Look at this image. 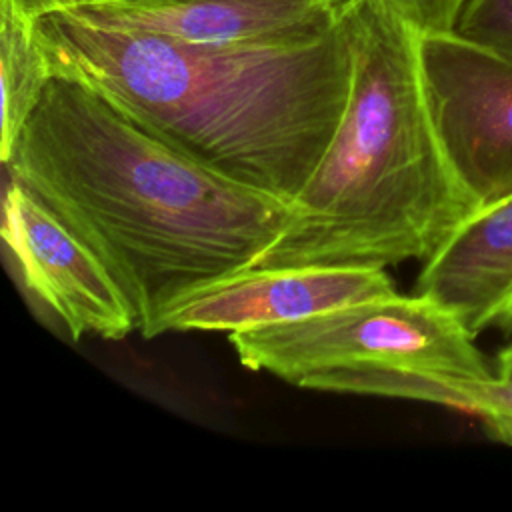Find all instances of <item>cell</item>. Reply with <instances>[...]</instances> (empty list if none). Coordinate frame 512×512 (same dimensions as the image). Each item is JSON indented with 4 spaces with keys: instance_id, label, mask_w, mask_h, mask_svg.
I'll return each mask as SVG.
<instances>
[{
    "instance_id": "6da1fadb",
    "label": "cell",
    "mask_w": 512,
    "mask_h": 512,
    "mask_svg": "<svg viewBox=\"0 0 512 512\" xmlns=\"http://www.w3.org/2000/svg\"><path fill=\"white\" fill-rule=\"evenodd\" d=\"M6 168L104 262L144 338L190 290L256 266L292 214L56 74Z\"/></svg>"
},
{
    "instance_id": "7a4b0ae2",
    "label": "cell",
    "mask_w": 512,
    "mask_h": 512,
    "mask_svg": "<svg viewBox=\"0 0 512 512\" xmlns=\"http://www.w3.org/2000/svg\"><path fill=\"white\" fill-rule=\"evenodd\" d=\"M52 74L78 80L190 160L284 202L306 186L346 112V20L284 44H202L34 18Z\"/></svg>"
},
{
    "instance_id": "3957f363",
    "label": "cell",
    "mask_w": 512,
    "mask_h": 512,
    "mask_svg": "<svg viewBox=\"0 0 512 512\" xmlns=\"http://www.w3.org/2000/svg\"><path fill=\"white\" fill-rule=\"evenodd\" d=\"M352 48L346 112L256 268L426 262L478 208L438 138L420 32L384 0H344Z\"/></svg>"
},
{
    "instance_id": "277c9868",
    "label": "cell",
    "mask_w": 512,
    "mask_h": 512,
    "mask_svg": "<svg viewBox=\"0 0 512 512\" xmlns=\"http://www.w3.org/2000/svg\"><path fill=\"white\" fill-rule=\"evenodd\" d=\"M474 338L456 314L418 292L230 332V344L248 370L270 372L294 386L328 370L406 368L494 376Z\"/></svg>"
},
{
    "instance_id": "5b68a950",
    "label": "cell",
    "mask_w": 512,
    "mask_h": 512,
    "mask_svg": "<svg viewBox=\"0 0 512 512\" xmlns=\"http://www.w3.org/2000/svg\"><path fill=\"white\" fill-rule=\"evenodd\" d=\"M430 114L476 206L512 194V60L458 32L420 34Z\"/></svg>"
},
{
    "instance_id": "8992f818",
    "label": "cell",
    "mask_w": 512,
    "mask_h": 512,
    "mask_svg": "<svg viewBox=\"0 0 512 512\" xmlns=\"http://www.w3.org/2000/svg\"><path fill=\"white\" fill-rule=\"evenodd\" d=\"M2 238L22 284L74 340L84 334L120 340L138 330L136 314L104 262L12 178L4 194Z\"/></svg>"
},
{
    "instance_id": "52a82bcc",
    "label": "cell",
    "mask_w": 512,
    "mask_h": 512,
    "mask_svg": "<svg viewBox=\"0 0 512 512\" xmlns=\"http://www.w3.org/2000/svg\"><path fill=\"white\" fill-rule=\"evenodd\" d=\"M396 294L382 268H246L190 290L158 320L154 336L226 330L308 318Z\"/></svg>"
},
{
    "instance_id": "ba28073f",
    "label": "cell",
    "mask_w": 512,
    "mask_h": 512,
    "mask_svg": "<svg viewBox=\"0 0 512 512\" xmlns=\"http://www.w3.org/2000/svg\"><path fill=\"white\" fill-rule=\"evenodd\" d=\"M344 0H92L76 20L202 44H284L330 32Z\"/></svg>"
},
{
    "instance_id": "9c48e42d",
    "label": "cell",
    "mask_w": 512,
    "mask_h": 512,
    "mask_svg": "<svg viewBox=\"0 0 512 512\" xmlns=\"http://www.w3.org/2000/svg\"><path fill=\"white\" fill-rule=\"evenodd\" d=\"M424 294L476 336L512 330V194L476 208L424 262L416 282Z\"/></svg>"
},
{
    "instance_id": "30bf717a",
    "label": "cell",
    "mask_w": 512,
    "mask_h": 512,
    "mask_svg": "<svg viewBox=\"0 0 512 512\" xmlns=\"http://www.w3.org/2000/svg\"><path fill=\"white\" fill-rule=\"evenodd\" d=\"M52 76L34 18L24 14L14 0H0V158L4 164Z\"/></svg>"
},
{
    "instance_id": "8fae6325",
    "label": "cell",
    "mask_w": 512,
    "mask_h": 512,
    "mask_svg": "<svg viewBox=\"0 0 512 512\" xmlns=\"http://www.w3.org/2000/svg\"><path fill=\"white\" fill-rule=\"evenodd\" d=\"M456 32L512 60V0H468Z\"/></svg>"
},
{
    "instance_id": "7c38bea8",
    "label": "cell",
    "mask_w": 512,
    "mask_h": 512,
    "mask_svg": "<svg viewBox=\"0 0 512 512\" xmlns=\"http://www.w3.org/2000/svg\"><path fill=\"white\" fill-rule=\"evenodd\" d=\"M420 34L456 32L468 0H384Z\"/></svg>"
},
{
    "instance_id": "4fadbf2b",
    "label": "cell",
    "mask_w": 512,
    "mask_h": 512,
    "mask_svg": "<svg viewBox=\"0 0 512 512\" xmlns=\"http://www.w3.org/2000/svg\"><path fill=\"white\" fill-rule=\"evenodd\" d=\"M20 10L32 18L42 16L46 12H54V10H64V8H72L84 2H92V0H14Z\"/></svg>"
},
{
    "instance_id": "5bb4252c",
    "label": "cell",
    "mask_w": 512,
    "mask_h": 512,
    "mask_svg": "<svg viewBox=\"0 0 512 512\" xmlns=\"http://www.w3.org/2000/svg\"><path fill=\"white\" fill-rule=\"evenodd\" d=\"M496 374L504 378H512V344L500 350L496 358Z\"/></svg>"
}]
</instances>
